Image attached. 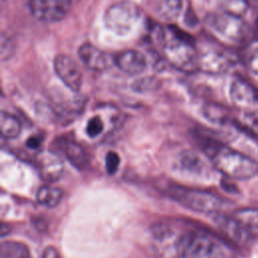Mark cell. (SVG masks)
<instances>
[{"label":"cell","mask_w":258,"mask_h":258,"mask_svg":"<svg viewBox=\"0 0 258 258\" xmlns=\"http://www.w3.org/2000/svg\"><path fill=\"white\" fill-rule=\"evenodd\" d=\"M156 258H226L223 243L212 234L181 222H160L150 230Z\"/></svg>","instance_id":"6da1fadb"},{"label":"cell","mask_w":258,"mask_h":258,"mask_svg":"<svg viewBox=\"0 0 258 258\" xmlns=\"http://www.w3.org/2000/svg\"><path fill=\"white\" fill-rule=\"evenodd\" d=\"M154 32L161 52L171 66L183 72L199 70V49L189 35L174 26L158 27Z\"/></svg>","instance_id":"7a4b0ae2"},{"label":"cell","mask_w":258,"mask_h":258,"mask_svg":"<svg viewBox=\"0 0 258 258\" xmlns=\"http://www.w3.org/2000/svg\"><path fill=\"white\" fill-rule=\"evenodd\" d=\"M214 166L226 177L246 180L258 173V162L248 155L220 143L209 155Z\"/></svg>","instance_id":"3957f363"},{"label":"cell","mask_w":258,"mask_h":258,"mask_svg":"<svg viewBox=\"0 0 258 258\" xmlns=\"http://www.w3.org/2000/svg\"><path fill=\"white\" fill-rule=\"evenodd\" d=\"M142 12L131 1H119L111 5L104 14L106 27L119 36H126L133 32L140 23Z\"/></svg>","instance_id":"277c9868"},{"label":"cell","mask_w":258,"mask_h":258,"mask_svg":"<svg viewBox=\"0 0 258 258\" xmlns=\"http://www.w3.org/2000/svg\"><path fill=\"white\" fill-rule=\"evenodd\" d=\"M171 199L183 207L203 214H215L223 208L222 199L207 190L192 189L179 185H171L167 188Z\"/></svg>","instance_id":"5b68a950"},{"label":"cell","mask_w":258,"mask_h":258,"mask_svg":"<svg viewBox=\"0 0 258 258\" xmlns=\"http://www.w3.org/2000/svg\"><path fill=\"white\" fill-rule=\"evenodd\" d=\"M206 23L219 36L233 42L243 40L248 31L247 24L242 17L225 11L207 15Z\"/></svg>","instance_id":"8992f818"},{"label":"cell","mask_w":258,"mask_h":258,"mask_svg":"<svg viewBox=\"0 0 258 258\" xmlns=\"http://www.w3.org/2000/svg\"><path fill=\"white\" fill-rule=\"evenodd\" d=\"M72 0H29L28 7L34 18L45 23L62 20L69 13Z\"/></svg>","instance_id":"52a82bcc"},{"label":"cell","mask_w":258,"mask_h":258,"mask_svg":"<svg viewBox=\"0 0 258 258\" xmlns=\"http://www.w3.org/2000/svg\"><path fill=\"white\" fill-rule=\"evenodd\" d=\"M53 69L59 80L73 92H78L83 83L82 72L78 63L68 55L57 54L53 60Z\"/></svg>","instance_id":"ba28073f"},{"label":"cell","mask_w":258,"mask_h":258,"mask_svg":"<svg viewBox=\"0 0 258 258\" xmlns=\"http://www.w3.org/2000/svg\"><path fill=\"white\" fill-rule=\"evenodd\" d=\"M35 166L40 178L47 183L57 181L63 174L62 160L49 150H40L36 154Z\"/></svg>","instance_id":"9c48e42d"},{"label":"cell","mask_w":258,"mask_h":258,"mask_svg":"<svg viewBox=\"0 0 258 258\" xmlns=\"http://www.w3.org/2000/svg\"><path fill=\"white\" fill-rule=\"evenodd\" d=\"M79 56L84 64L94 72H104L115 64L114 55L89 42L80 46Z\"/></svg>","instance_id":"30bf717a"},{"label":"cell","mask_w":258,"mask_h":258,"mask_svg":"<svg viewBox=\"0 0 258 258\" xmlns=\"http://www.w3.org/2000/svg\"><path fill=\"white\" fill-rule=\"evenodd\" d=\"M232 66L231 57L224 51L210 48L199 50V70L210 74H221L228 71Z\"/></svg>","instance_id":"8fae6325"},{"label":"cell","mask_w":258,"mask_h":258,"mask_svg":"<svg viewBox=\"0 0 258 258\" xmlns=\"http://www.w3.org/2000/svg\"><path fill=\"white\" fill-rule=\"evenodd\" d=\"M115 64L125 74L134 76L143 73L147 68L145 55L135 49H127L115 55Z\"/></svg>","instance_id":"7c38bea8"},{"label":"cell","mask_w":258,"mask_h":258,"mask_svg":"<svg viewBox=\"0 0 258 258\" xmlns=\"http://www.w3.org/2000/svg\"><path fill=\"white\" fill-rule=\"evenodd\" d=\"M229 94L232 102L240 107H248L254 105L258 101L256 90L250 84L240 79L232 81Z\"/></svg>","instance_id":"4fadbf2b"},{"label":"cell","mask_w":258,"mask_h":258,"mask_svg":"<svg viewBox=\"0 0 258 258\" xmlns=\"http://www.w3.org/2000/svg\"><path fill=\"white\" fill-rule=\"evenodd\" d=\"M215 223L220 231L233 242L240 245H245L250 242L242 227L233 216L217 215L215 217Z\"/></svg>","instance_id":"5bb4252c"},{"label":"cell","mask_w":258,"mask_h":258,"mask_svg":"<svg viewBox=\"0 0 258 258\" xmlns=\"http://www.w3.org/2000/svg\"><path fill=\"white\" fill-rule=\"evenodd\" d=\"M233 217L240 224L250 241L258 239V210L254 208L240 209Z\"/></svg>","instance_id":"9a60e30c"},{"label":"cell","mask_w":258,"mask_h":258,"mask_svg":"<svg viewBox=\"0 0 258 258\" xmlns=\"http://www.w3.org/2000/svg\"><path fill=\"white\" fill-rule=\"evenodd\" d=\"M204 117L211 123L218 125H226L230 122L234 123L228 108L217 103H206L203 107Z\"/></svg>","instance_id":"2e32d148"},{"label":"cell","mask_w":258,"mask_h":258,"mask_svg":"<svg viewBox=\"0 0 258 258\" xmlns=\"http://www.w3.org/2000/svg\"><path fill=\"white\" fill-rule=\"evenodd\" d=\"M63 152L67 159L78 169H83L88 164L85 149L76 141L68 140L63 144Z\"/></svg>","instance_id":"e0dca14e"},{"label":"cell","mask_w":258,"mask_h":258,"mask_svg":"<svg viewBox=\"0 0 258 258\" xmlns=\"http://www.w3.org/2000/svg\"><path fill=\"white\" fill-rule=\"evenodd\" d=\"M21 122L14 115L2 111L0 114V132L5 139H14L20 135Z\"/></svg>","instance_id":"ac0fdd59"},{"label":"cell","mask_w":258,"mask_h":258,"mask_svg":"<svg viewBox=\"0 0 258 258\" xmlns=\"http://www.w3.org/2000/svg\"><path fill=\"white\" fill-rule=\"evenodd\" d=\"M62 196L63 192L60 188L46 184L38 188L36 192V201L38 204L44 207L54 208L60 203Z\"/></svg>","instance_id":"d6986e66"},{"label":"cell","mask_w":258,"mask_h":258,"mask_svg":"<svg viewBox=\"0 0 258 258\" xmlns=\"http://www.w3.org/2000/svg\"><path fill=\"white\" fill-rule=\"evenodd\" d=\"M0 258H31L28 247L17 241H3L0 245Z\"/></svg>","instance_id":"ffe728a7"},{"label":"cell","mask_w":258,"mask_h":258,"mask_svg":"<svg viewBox=\"0 0 258 258\" xmlns=\"http://www.w3.org/2000/svg\"><path fill=\"white\" fill-rule=\"evenodd\" d=\"M258 144V111H246L240 121L234 122Z\"/></svg>","instance_id":"44dd1931"},{"label":"cell","mask_w":258,"mask_h":258,"mask_svg":"<svg viewBox=\"0 0 258 258\" xmlns=\"http://www.w3.org/2000/svg\"><path fill=\"white\" fill-rule=\"evenodd\" d=\"M182 9L181 0H159L158 12L167 20H173L178 17Z\"/></svg>","instance_id":"7402d4cb"},{"label":"cell","mask_w":258,"mask_h":258,"mask_svg":"<svg viewBox=\"0 0 258 258\" xmlns=\"http://www.w3.org/2000/svg\"><path fill=\"white\" fill-rule=\"evenodd\" d=\"M223 11L230 14L243 17L249 8L247 0H221Z\"/></svg>","instance_id":"603a6c76"},{"label":"cell","mask_w":258,"mask_h":258,"mask_svg":"<svg viewBox=\"0 0 258 258\" xmlns=\"http://www.w3.org/2000/svg\"><path fill=\"white\" fill-rule=\"evenodd\" d=\"M103 130H104V122L99 116H94L88 121L86 132L90 137L92 138L97 137L99 134L103 132Z\"/></svg>","instance_id":"cb8c5ba5"},{"label":"cell","mask_w":258,"mask_h":258,"mask_svg":"<svg viewBox=\"0 0 258 258\" xmlns=\"http://www.w3.org/2000/svg\"><path fill=\"white\" fill-rule=\"evenodd\" d=\"M120 164V156L115 151H109L105 157V167L109 174H114Z\"/></svg>","instance_id":"d4e9b609"},{"label":"cell","mask_w":258,"mask_h":258,"mask_svg":"<svg viewBox=\"0 0 258 258\" xmlns=\"http://www.w3.org/2000/svg\"><path fill=\"white\" fill-rule=\"evenodd\" d=\"M246 66L254 76L258 77V46L252 48L246 56Z\"/></svg>","instance_id":"484cf974"},{"label":"cell","mask_w":258,"mask_h":258,"mask_svg":"<svg viewBox=\"0 0 258 258\" xmlns=\"http://www.w3.org/2000/svg\"><path fill=\"white\" fill-rule=\"evenodd\" d=\"M14 51V45L11 39L8 38V36L5 35V33H2L1 35V58L2 60H6L9 57H11L12 52Z\"/></svg>","instance_id":"4316f807"},{"label":"cell","mask_w":258,"mask_h":258,"mask_svg":"<svg viewBox=\"0 0 258 258\" xmlns=\"http://www.w3.org/2000/svg\"><path fill=\"white\" fill-rule=\"evenodd\" d=\"M181 164L183 165V167L194 170L196 166L200 165V160L198 156H196L194 153L184 152L181 156Z\"/></svg>","instance_id":"83f0119b"},{"label":"cell","mask_w":258,"mask_h":258,"mask_svg":"<svg viewBox=\"0 0 258 258\" xmlns=\"http://www.w3.org/2000/svg\"><path fill=\"white\" fill-rule=\"evenodd\" d=\"M41 258H61V257L54 247L48 246L42 251Z\"/></svg>","instance_id":"f1b7e54d"},{"label":"cell","mask_w":258,"mask_h":258,"mask_svg":"<svg viewBox=\"0 0 258 258\" xmlns=\"http://www.w3.org/2000/svg\"><path fill=\"white\" fill-rule=\"evenodd\" d=\"M40 142H41V140H40L39 137H37V136H31L30 138L27 139L26 145H27V147H29V148H31V149H36V148L39 147Z\"/></svg>","instance_id":"f546056e"},{"label":"cell","mask_w":258,"mask_h":258,"mask_svg":"<svg viewBox=\"0 0 258 258\" xmlns=\"http://www.w3.org/2000/svg\"><path fill=\"white\" fill-rule=\"evenodd\" d=\"M10 232L8 225H6L5 223L1 224V237H5L8 233Z\"/></svg>","instance_id":"4dcf8cb0"},{"label":"cell","mask_w":258,"mask_h":258,"mask_svg":"<svg viewBox=\"0 0 258 258\" xmlns=\"http://www.w3.org/2000/svg\"><path fill=\"white\" fill-rule=\"evenodd\" d=\"M256 27H257V30H258V17H257V20H256Z\"/></svg>","instance_id":"1f68e13d"}]
</instances>
